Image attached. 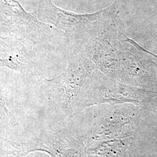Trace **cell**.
Here are the masks:
<instances>
[{
	"label": "cell",
	"instance_id": "cell-1",
	"mask_svg": "<svg viewBox=\"0 0 157 157\" xmlns=\"http://www.w3.org/2000/svg\"><path fill=\"white\" fill-rule=\"evenodd\" d=\"M50 30L48 25L26 11L17 1L0 0V34L16 36L36 44L45 39Z\"/></svg>",
	"mask_w": 157,
	"mask_h": 157
},
{
	"label": "cell",
	"instance_id": "cell-2",
	"mask_svg": "<svg viewBox=\"0 0 157 157\" xmlns=\"http://www.w3.org/2000/svg\"><path fill=\"white\" fill-rule=\"evenodd\" d=\"M26 41L16 36H0V67L22 73H33L37 65Z\"/></svg>",
	"mask_w": 157,
	"mask_h": 157
},
{
	"label": "cell",
	"instance_id": "cell-3",
	"mask_svg": "<svg viewBox=\"0 0 157 157\" xmlns=\"http://www.w3.org/2000/svg\"><path fill=\"white\" fill-rule=\"evenodd\" d=\"M100 12L91 15H78L65 11L54 6L51 0H40L38 16L68 33H75L83 28V25L98 17Z\"/></svg>",
	"mask_w": 157,
	"mask_h": 157
},
{
	"label": "cell",
	"instance_id": "cell-4",
	"mask_svg": "<svg viewBox=\"0 0 157 157\" xmlns=\"http://www.w3.org/2000/svg\"><path fill=\"white\" fill-rule=\"evenodd\" d=\"M0 114L3 115L6 117H10L12 116L11 114L10 113V112L8 110L7 108L6 107L5 101L4 100L1 93V90H0Z\"/></svg>",
	"mask_w": 157,
	"mask_h": 157
}]
</instances>
